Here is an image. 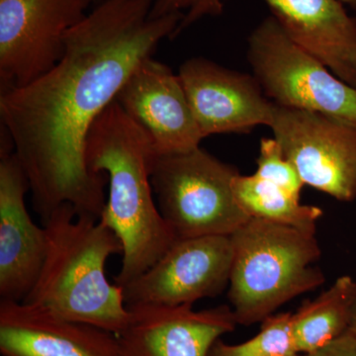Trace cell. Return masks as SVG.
<instances>
[{
	"label": "cell",
	"mask_w": 356,
	"mask_h": 356,
	"mask_svg": "<svg viewBox=\"0 0 356 356\" xmlns=\"http://www.w3.org/2000/svg\"><path fill=\"white\" fill-rule=\"evenodd\" d=\"M1 356H121L115 334L24 302L0 300Z\"/></svg>",
	"instance_id": "14"
},
{
	"label": "cell",
	"mask_w": 356,
	"mask_h": 356,
	"mask_svg": "<svg viewBox=\"0 0 356 356\" xmlns=\"http://www.w3.org/2000/svg\"><path fill=\"white\" fill-rule=\"evenodd\" d=\"M47 252L38 280L24 303L58 317L119 334L131 312L123 288L107 280L109 257L123 254L116 234L100 220L77 216L70 204L43 222Z\"/></svg>",
	"instance_id": "3"
},
{
	"label": "cell",
	"mask_w": 356,
	"mask_h": 356,
	"mask_svg": "<svg viewBox=\"0 0 356 356\" xmlns=\"http://www.w3.org/2000/svg\"><path fill=\"white\" fill-rule=\"evenodd\" d=\"M300 356H301V355H300Z\"/></svg>",
	"instance_id": "24"
},
{
	"label": "cell",
	"mask_w": 356,
	"mask_h": 356,
	"mask_svg": "<svg viewBox=\"0 0 356 356\" xmlns=\"http://www.w3.org/2000/svg\"><path fill=\"white\" fill-rule=\"evenodd\" d=\"M234 195L250 218L285 225L316 234L323 210L304 205L282 187L257 175H238L233 182Z\"/></svg>",
	"instance_id": "17"
},
{
	"label": "cell",
	"mask_w": 356,
	"mask_h": 356,
	"mask_svg": "<svg viewBox=\"0 0 356 356\" xmlns=\"http://www.w3.org/2000/svg\"><path fill=\"white\" fill-rule=\"evenodd\" d=\"M304 184L343 202L356 200V127L274 103L270 125Z\"/></svg>",
	"instance_id": "8"
},
{
	"label": "cell",
	"mask_w": 356,
	"mask_h": 356,
	"mask_svg": "<svg viewBox=\"0 0 356 356\" xmlns=\"http://www.w3.org/2000/svg\"><path fill=\"white\" fill-rule=\"evenodd\" d=\"M177 76L203 139L270 125L274 103L254 74L198 57L185 60Z\"/></svg>",
	"instance_id": "10"
},
{
	"label": "cell",
	"mask_w": 356,
	"mask_h": 356,
	"mask_svg": "<svg viewBox=\"0 0 356 356\" xmlns=\"http://www.w3.org/2000/svg\"><path fill=\"white\" fill-rule=\"evenodd\" d=\"M129 310L128 325L117 334L121 356H208L218 339L238 325L226 305L200 311L191 305Z\"/></svg>",
	"instance_id": "13"
},
{
	"label": "cell",
	"mask_w": 356,
	"mask_h": 356,
	"mask_svg": "<svg viewBox=\"0 0 356 356\" xmlns=\"http://www.w3.org/2000/svg\"><path fill=\"white\" fill-rule=\"evenodd\" d=\"M288 37L356 88V20L339 0H264Z\"/></svg>",
	"instance_id": "15"
},
{
	"label": "cell",
	"mask_w": 356,
	"mask_h": 356,
	"mask_svg": "<svg viewBox=\"0 0 356 356\" xmlns=\"http://www.w3.org/2000/svg\"><path fill=\"white\" fill-rule=\"evenodd\" d=\"M115 102L147 133L154 156L200 147L203 137L179 77L153 57L134 70Z\"/></svg>",
	"instance_id": "11"
},
{
	"label": "cell",
	"mask_w": 356,
	"mask_h": 356,
	"mask_svg": "<svg viewBox=\"0 0 356 356\" xmlns=\"http://www.w3.org/2000/svg\"><path fill=\"white\" fill-rule=\"evenodd\" d=\"M29 181L13 149L0 152V300L23 302L38 280L46 229L28 213Z\"/></svg>",
	"instance_id": "12"
},
{
	"label": "cell",
	"mask_w": 356,
	"mask_h": 356,
	"mask_svg": "<svg viewBox=\"0 0 356 356\" xmlns=\"http://www.w3.org/2000/svg\"><path fill=\"white\" fill-rule=\"evenodd\" d=\"M301 356H356V337L348 330L332 343Z\"/></svg>",
	"instance_id": "21"
},
{
	"label": "cell",
	"mask_w": 356,
	"mask_h": 356,
	"mask_svg": "<svg viewBox=\"0 0 356 356\" xmlns=\"http://www.w3.org/2000/svg\"><path fill=\"white\" fill-rule=\"evenodd\" d=\"M248 60L264 95L280 106L316 112L356 127V88L294 43L273 16L248 39Z\"/></svg>",
	"instance_id": "6"
},
{
	"label": "cell",
	"mask_w": 356,
	"mask_h": 356,
	"mask_svg": "<svg viewBox=\"0 0 356 356\" xmlns=\"http://www.w3.org/2000/svg\"><path fill=\"white\" fill-rule=\"evenodd\" d=\"M154 0H100L65 36L64 56L0 95V117L42 222L64 204L100 220L106 175L89 170L88 134L134 70L173 38L184 13L149 17Z\"/></svg>",
	"instance_id": "1"
},
{
	"label": "cell",
	"mask_w": 356,
	"mask_h": 356,
	"mask_svg": "<svg viewBox=\"0 0 356 356\" xmlns=\"http://www.w3.org/2000/svg\"><path fill=\"white\" fill-rule=\"evenodd\" d=\"M255 175L282 187L300 199L304 182L295 166L288 161L280 143L274 138H262L257 159Z\"/></svg>",
	"instance_id": "19"
},
{
	"label": "cell",
	"mask_w": 356,
	"mask_h": 356,
	"mask_svg": "<svg viewBox=\"0 0 356 356\" xmlns=\"http://www.w3.org/2000/svg\"><path fill=\"white\" fill-rule=\"evenodd\" d=\"M240 175L201 147L154 156L151 182L156 205L175 238L231 236L250 217L236 203L233 182Z\"/></svg>",
	"instance_id": "5"
},
{
	"label": "cell",
	"mask_w": 356,
	"mask_h": 356,
	"mask_svg": "<svg viewBox=\"0 0 356 356\" xmlns=\"http://www.w3.org/2000/svg\"><path fill=\"white\" fill-rule=\"evenodd\" d=\"M292 313L274 314L261 322L259 334L228 344L218 339L208 356H300L292 332Z\"/></svg>",
	"instance_id": "18"
},
{
	"label": "cell",
	"mask_w": 356,
	"mask_h": 356,
	"mask_svg": "<svg viewBox=\"0 0 356 356\" xmlns=\"http://www.w3.org/2000/svg\"><path fill=\"white\" fill-rule=\"evenodd\" d=\"M93 0H0V95L44 76Z\"/></svg>",
	"instance_id": "7"
},
{
	"label": "cell",
	"mask_w": 356,
	"mask_h": 356,
	"mask_svg": "<svg viewBox=\"0 0 356 356\" xmlns=\"http://www.w3.org/2000/svg\"><path fill=\"white\" fill-rule=\"evenodd\" d=\"M343 4H346L351 7V8L355 9L356 10V0H339Z\"/></svg>",
	"instance_id": "23"
},
{
	"label": "cell",
	"mask_w": 356,
	"mask_h": 356,
	"mask_svg": "<svg viewBox=\"0 0 356 356\" xmlns=\"http://www.w3.org/2000/svg\"><path fill=\"white\" fill-rule=\"evenodd\" d=\"M224 0H154L149 17L158 18L172 13H184L173 38L202 18L221 15Z\"/></svg>",
	"instance_id": "20"
},
{
	"label": "cell",
	"mask_w": 356,
	"mask_h": 356,
	"mask_svg": "<svg viewBox=\"0 0 356 356\" xmlns=\"http://www.w3.org/2000/svg\"><path fill=\"white\" fill-rule=\"evenodd\" d=\"M355 305L356 282L348 275L337 278L317 298L302 304L291 317L299 355L318 350L348 331Z\"/></svg>",
	"instance_id": "16"
},
{
	"label": "cell",
	"mask_w": 356,
	"mask_h": 356,
	"mask_svg": "<svg viewBox=\"0 0 356 356\" xmlns=\"http://www.w3.org/2000/svg\"><path fill=\"white\" fill-rule=\"evenodd\" d=\"M233 262L229 236L177 238L139 277L123 286L128 309L193 306L229 286Z\"/></svg>",
	"instance_id": "9"
},
{
	"label": "cell",
	"mask_w": 356,
	"mask_h": 356,
	"mask_svg": "<svg viewBox=\"0 0 356 356\" xmlns=\"http://www.w3.org/2000/svg\"><path fill=\"white\" fill-rule=\"evenodd\" d=\"M350 330L356 337V305L355 307V310H353V318H351Z\"/></svg>",
	"instance_id": "22"
},
{
	"label": "cell",
	"mask_w": 356,
	"mask_h": 356,
	"mask_svg": "<svg viewBox=\"0 0 356 356\" xmlns=\"http://www.w3.org/2000/svg\"><path fill=\"white\" fill-rule=\"evenodd\" d=\"M228 297L238 325H252L325 282L316 234L250 218L231 236Z\"/></svg>",
	"instance_id": "4"
},
{
	"label": "cell",
	"mask_w": 356,
	"mask_h": 356,
	"mask_svg": "<svg viewBox=\"0 0 356 356\" xmlns=\"http://www.w3.org/2000/svg\"><path fill=\"white\" fill-rule=\"evenodd\" d=\"M153 147L147 133L113 102L88 134L89 170L106 175L108 194L100 221L123 245L115 283L123 287L158 261L177 238L158 205L151 182Z\"/></svg>",
	"instance_id": "2"
}]
</instances>
